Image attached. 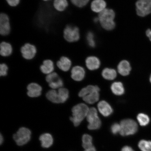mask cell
<instances>
[{
  "instance_id": "obj_2",
  "label": "cell",
  "mask_w": 151,
  "mask_h": 151,
  "mask_svg": "<svg viewBox=\"0 0 151 151\" xmlns=\"http://www.w3.org/2000/svg\"><path fill=\"white\" fill-rule=\"evenodd\" d=\"M89 109L87 106L83 103L78 104L73 107L72 109V116L70 118V120L76 127L80 125L86 117Z\"/></svg>"
},
{
  "instance_id": "obj_15",
  "label": "cell",
  "mask_w": 151,
  "mask_h": 151,
  "mask_svg": "<svg viewBox=\"0 0 151 151\" xmlns=\"http://www.w3.org/2000/svg\"><path fill=\"white\" fill-rule=\"evenodd\" d=\"M40 69L43 73L47 75L53 72L54 69V61L50 59L43 60L42 64L40 66Z\"/></svg>"
},
{
  "instance_id": "obj_13",
  "label": "cell",
  "mask_w": 151,
  "mask_h": 151,
  "mask_svg": "<svg viewBox=\"0 0 151 151\" xmlns=\"http://www.w3.org/2000/svg\"><path fill=\"white\" fill-rule=\"evenodd\" d=\"M85 71L82 67L76 66L71 71V77L73 80L76 81H81L84 78Z\"/></svg>"
},
{
  "instance_id": "obj_10",
  "label": "cell",
  "mask_w": 151,
  "mask_h": 151,
  "mask_svg": "<svg viewBox=\"0 0 151 151\" xmlns=\"http://www.w3.org/2000/svg\"><path fill=\"white\" fill-rule=\"evenodd\" d=\"M27 90V95L29 97L36 98L41 95L42 88L36 83H32L28 85Z\"/></svg>"
},
{
  "instance_id": "obj_6",
  "label": "cell",
  "mask_w": 151,
  "mask_h": 151,
  "mask_svg": "<svg viewBox=\"0 0 151 151\" xmlns=\"http://www.w3.org/2000/svg\"><path fill=\"white\" fill-rule=\"evenodd\" d=\"M88 122V129L93 130L99 129L101 126V122L99 116L97 109L94 107L90 108L86 117Z\"/></svg>"
},
{
  "instance_id": "obj_29",
  "label": "cell",
  "mask_w": 151,
  "mask_h": 151,
  "mask_svg": "<svg viewBox=\"0 0 151 151\" xmlns=\"http://www.w3.org/2000/svg\"><path fill=\"white\" fill-rule=\"evenodd\" d=\"M138 146L142 151H151V141L141 140L139 142Z\"/></svg>"
},
{
  "instance_id": "obj_16",
  "label": "cell",
  "mask_w": 151,
  "mask_h": 151,
  "mask_svg": "<svg viewBox=\"0 0 151 151\" xmlns=\"http://www.w3.org/2000/svg\"><path fill=\"white\" fill-rule=\"evenodd\" d=\"M69 2L68 0H52V5L56 12H63L68 7Z\"/></svg>"
},
{
  "instance_id": "obj_19",
  "label": "cell",
  "mask_w": 151,
  "mask_h": 151,
  "mask_svg": "<svg viewBox=\"0 0 151 151\" xmlns=\"http://www.w3.org/2000/svg\"><path fill=\"white\" fill-rule=\"evenodd\" d=\"M106 3L104 0H94L91 5L92 10L96 13H100L106 9Z\"/></svg>"
},
{
  "instance_id": "obj_18",
  "label": "cell",
  "mask_w": 151,
  "mask_h": 151,
  "mask_svg": "<svg viewBox=\"0 0 151 151\" xmlns=\"http://www.w3.org/2000/svg\"><path fill=\"white\" fill-rule=\"evenodd\" d=\"M119 73L123 76H126L129 74L131 70V65L126 60H123L119 64L118 66Z\"/></svg>"
},
{
  "instance_id": "obj_35",
  "label": "cell",
  "mask_w": 151,
  "mask_h": 151,
  "mask_svg": "<svg viewBox=\"0 0 151 151\" xmlns=\"http://www.w3.org/2000/svg\"><path fill=\"white\" fill-rule=\"evenodd\" d=\"M111 131L114 134H116L118 133H120L121 130L120 124L118 123L113 124L111 128Z\"/></svg>"
},
{
  "instance_id": "obj_33",
  "label": "cell",
  "mask_w": 151,
  "mask_h": 151,
  "mask_svg": "<svg viewBox=\"0 0 151 151\" xmlns=\"http://www.w3.org/2000/svg\"><path fill=\"white\" fill-rule=\"evenodd\" d=\"M60 78L57 73L52 72L48 75H47L46 78V80L49 83L58 80Z\"/></svg>"
},
{
  "instance_id": "obj_28",
  "label": "cell",
  "mask_w": 151,
  "mask_h": 151,
  "mask_svg": "<svg viewBox=\"0 0 151 151\" xmlns=\"http://www.w3.org/2000/svg\"><path fill=\"white\" fill-rule=\"evenodd\" d=\"M82 146L86 150L92 146V138L90 135L84 134L82 137Z\"/></svg>"
},
{
  "instance_id": "obj_14",
  "label": "cell",
  "mask_w": 151,
  "mask_h": 151,
  "mask_svg": "<svg viewBox=\"0 0 151 151\" xmlns=\"http://www.w3.org/2000/svg\"><path fill=\"white\" fill-rule=\"evenodd\" d=\"M98 108L100 113L105 117L110 116L113 112V109L110 105L104 101L99 102L98 104Z\"/></svg>"
},
{
  "instance_id": "obj_24",
  "label": "cell",
  "mask_w": 151,
  "mask_h": 151,
  "mask_svg": "<svg viewBox=\"0 0 151 151\" xmlns=\"http://www.w3.org/2000/svg\"><path fill=\"white\" fill-rule=\"evenodd\" d=\"M102 75L106 80H112L116 78L117 73L115 70L106 68L103 70Z\"/></svg>"
},
{
  "instance_id": "obj_32",
  "label": "cell",
  "mask_w": 151,
  "mask_h": 151,
  "mask_svg": "<svg viewBox=\"0 0 151 151\" xmlns=\"http://www.w3.org/2000/svg\"><path fill=\"white\" fill-rule=\"evenodd\" d=\"M49 86L52 89L56 90L63 87V82L61 78L54 82L49 83Z\"/></svg>"
},
{
  "instance_id": "obj_40",
  "label": "cell",
  "mask_w": 151,
  "mask_h": 151,
  "mask_svg": "<svg viewBox=\"0 0 151 151\" xmlns=\"http://www.w3.org/2000/svg\"><path fill=\"white\" fill-rule=\"evenodd\" d=\"M4 138L3 135H2L1 134V136H0V143L1 145L3 142Z\"/></svg>"
},
{
  "instance_id": "obj_39",
  "label": "cell",
  "mask_w": 151,
  "mask_h": 151,
  "mask_svg": "<svg viewBox=\"0 0 151 151\" xmlns=\"http://www.w3.org/2000/svg\"><path fill=\"white\" fill-rule=\"evenodd\" d=\"M84 151H96V150L95 147L92 146L89 148L86 149Z\"/></svg>"
},
{
  "instance_id": "obj_37",
  "label": "cell",
  "mask_w": 151,
  "mask_h": 151,
  "mask_svg": "<svg viewBox=\"0 0 151 151\" xmlns=\"http://www.w3.org/2000/svg\"><path fill=\"white\" fill-rule=\"evenodd\" d=\"M122 151H134L131 147L128 146H124L122 149Z\"/></svg>"
},
{
  "instance_id": "obj_3",
  "label": "cell",
  "mask_w": 151,
  "mask_h": 151,
  "mask_svg": "<svg viewBox=\"0 0 151 151\" xmlns=\"http://www.w3.org/2000/svg\"><path fill=\"white\" fill-rule=\"evenodd\" d=\"M63 37L65 40L70 43L78 42L81 37L80 28L73 24H68L64 28Z\"/></svg>"
},
{
  "instance_id": "obj_38",
  "label": "cell",
  "mask_w": 151,
  "mask_h": 151,
  "mask_svg": "<svg viewBox=\"0 0 151 151\" xmlns=\"http://www.w3.org/2000/svg\"><path fill=\"white\" fill-rule=\"evenodd\" d=\"M146 35L147 37L149 38V39L151 41V30L150 29H149L147 30Z\"/></svg>"
},
{
  "instance_id": "obj_22",
  "label": "cell",
  "mask_w": 151,
  "mask_h": 151,
  "mask_svg": "<svg viewBox=\"0 0 151 151\" xmlns=\"http://www.w3.org/2000/svg\"><path fill=\"white\" fill-rule=\"evenodd\" d=\"M111 90L113 93L117 96L122 95L124 92L123 85L119 82L113 83L111 85Z\"/></svg>"
},
{
  "instance_id": "obj_9",
  "label": "cell",
  "mask_w": 151,
  "mask_h": 151,
  "mask_svg": "<svg viewBox=\"0 0 151 151\" xmlns=\"http://www.w3.org/2000/svg\"><path fill=\"white\" fill-rule=\"evenodd\" d=\"M136 7L139 16L144 17L151 14V0H138Z\"/></svg>"
},
{
  "instance_id": "obj_7",
  "label": "cell",
  "mask_w": 151,
  "mask_h": 151,
  "mask_svg": "<svg viewBox=\"0 0 151 151\" xmlns=\"http://www.w3.org/2000/svg\"><path fill=\"white\" fill-rule=\"evenodd\" d=\"M22 57L27 61H31L35 58L37 53V49L35 45L26 43L20 48Z\"/></svg>"
},
{
  "instance_id": "obj_23",
  "label": "cell",
  "mask_w": 151,
  "mask_h": 151,
  "mask_svg": "<svg viewBox=\"0 0 151 151\" xmlns=\"http://www.w3.org/2000/svg\"><path fill=\"white\" fill-rule=\"evenodd\" d=\"M46 97L49 101L52 103H60L58 90L54 89L49 90L46 94Z\"/></svg>"
},
{
  "instance_id": "obj_21",
  "label": "cell",
  "mask_w": 151,
  "mask_h": 151,
  "mask_svg": "<svg viewBox=\"0 0 151 151\" xmlns=\"http://www.w3.org/2000/svg\"><path fill=\"white\" fill-rule=\"evenodd\" d=\"M99 91H95L90 92L83 97V100L86 103L89 104H93L97 102L99 99Z\"/></svg>"
},
{
  "instance_id": "obj_8",
  "label": "cell",
  "mask_w": 151,
  "mask_h": 151,
  "mask_svg": "<svg viewBox=\"0 0 151 151\" xmlns=\"http://www.w3.org/2000/svg\"><path fill=\"white\" fill-rule=\"evenodd\" d=\"M11 31L10 20L8 15L4 13H0V36H8Z\"/></svg>"
},
{
  "instance_id": "obj_5",
  "label": "cell",
  "mask_w": 151,
  "mask_h": 151,
  "mask_svg": "<svg viewBox=\"0 0 151 151\" xmlns=\"http://www.w3.org/2000/svg\"><path fill=\"white\" fill-rule=\"evenodd\" d=\"M31 132L27 128H20L16 133L13 135V138L19 146H22L29 142L31 138Z\"/></svg>"
},
{
  "instance_id": "obj_31",
  "label": "cell",
  "mask_w": 151,
  "mask_h": 151,
  "mask_svg": "<svg viewBox=\"0 0 151 151\" xmlns=\"http://www.w3.org/2000/svg\"><path fill=\"white\" fill-rule=\"evenodd\" d=\"M86 39L87 42L89 46L92 48L96 46V41L94 40V34L91 32H89L86 34Z\"/></svg>"
},
{
  "instance_id": "obj_26",
  "label": "cell",
  "mask_w": 151,
  "mask_h": 151,
  "mask_svg": "<svg viewBox=\"0 0 151 151\" xmlns=\"http://www.w3.org/2000/svg\"><path fill=\"white\" fill-rule=\"evenodd\" d=\"M60 103H63L67 101L69 97V92L67 88H61L58 90Z\"/></svg>"
},
{
  "instance_id": "obj_36",
  "label": "cell",
  "mask_w": 151,
  "mask_h": 151,
  "mask_svg": "<svg viewBox=\"0 0 151 151\" xmlns=\"http://www.w3.org/2000/svg\"><path fill=\"white\" fill-rule=\"evenodd\" d=\"M9 6L12 7H16L20 4L21 0H5Z\"/></svg>"
},
{
  "instance_id": "obj_11",
  "label": "cell",
  "mask_w": 151,
  "mask_h": 151,
  "mask_svg": "<svg viewBox=\"0 0 151 151\" xmlns=\"http://www.w3.org/2000/svg\"><path fill=\"white\" fill-rule=\"evenodd\" d=\"M13 47L10 43L3 41L0 42V55L2 57L8 58L13 54Z\"/></svg>"
},
{
  "instance_id": "obj_43",
  "label": "cell",
  "mask_w": 151,
  "mask_h": 151,
  "mask_svg": "<svg viewBox=\"0 0 151 151\" xmlns=\"http://www.w3.org/2000/svg\"><path fill=\"white\" fill-rule=\"evenodd\" d=\"M150 82L151 83V75L150 76Z\"/></svg>"
},
{
  "instance_id": "obj_4",
  "label": "cell",
  "mask_w": 151,
  "mask_h": 151,
  "mask_svg": "<svg viewBox=\"0 0 151 151\" xmlns=\"http://www.w3.org/2000/svg\"><path fill=\"white\" fill-rule=\"evenodd\" d=\"M120 133L122 136L133 135L137 131V123L131 119H126L122 120L120 122Z\"/></svg>"
},
{
  "instance_id": "obj_41",
  "label": "cell",
  "mask_w": 151,
  "mask_h": 151,
  "mask_svg": "<svg viewBox=\"0 0 151 151\" xmlns=\"http://www.w3.org/2000/svg\"><path fill=\"white\" fill-rule=\"evenodd\" d=\"M94 21L95 22H99V18H95L94 19Z\"/></svg>"
},
{
  "instance_id": "obj_1",
  "label": "cell",
  "mask_w": 151,
  "mask_h": 151,
  "mask_svg": "<svg viewBox=\"0 0 151 151\" xmlns=\"http://www.w3.org/2000/svg\"><path fill=\"white\" fill-rule=\"evenodd\" d=\"M115 12L112 9H106L99 13V18L101 27L107 31L114 29L116 26L114 21Z\"/></svg>"
},
{
  "instance_id": "obj_20",
  "label": "cell",
  "mask_w": 151,
  "mask_h": 151,
  "mask_svg": "<svg viewBox=\"0 0 151 151\" xmlns=\"http://www.w3.org/2000/svg\"><path fill=\"white\" fill-rule=\"evenodd\" d=\"M41 146L44 148H48L53 143V139L52 135L49 133H44L41 135L39 138Z\"/></svg>"
},
{
  "instance_id": "obj_42",
  "label": "cell",
  "mask_w": 151,
  "mask_h": 151,
  "mask_svg": "<svg viewBox=\"0 0 151 151\" xmlns=\"http://www.w3.org/2000/svg\"><path fill=\"white\" fill-rule=\"evenodd\" d=\"M42 1H43L46 2H47L51 1H52V0H42Z\"/></svg>"
},
{
  "instance_id": "obj_25",
  "label": "cell",
  "mask_w": 151,
  "mask_h": 151,
  "mask_svg": "<svg viewBox=\"0 0 151 151\" xmlns=\"http://www.w3.org/2000/svg\"><path fill=\"white\" fill-rule=\"evenodd\" d=\"M95 91H100V88L97 86H88L86 88H82L79 92L78 96L79 97L83 98L88 94Z\"/></svg>"
},
{
  "instance_id": "obj_34",
  "label": "cell",
  "mask_w": 151,
  "mask_h": 151,
  "mask_svg": "<svg viewBox=\"0 0 151 151\" xmlns=\"http://www.w3.org/2000/svg\"><path fill=\"white\" fill-rule=\"evenodd\" d=\"M8 69V66L5 63H2L0 64V76H6Z\"/></svg>"
},
{
  "instance_id": "obj_27",
  "label": "cell",
  "mask_w": 151,
  "mask_h": 151,
  "mask_svg": "<svg viewBox=\"0 0 151 151\" xmlns=\"http://www.w3.org/2000/svg\"><path fill=\"white\" fill-rule=\"evenodd\" d=\"M137 119L139 124L142 126L148 125L150 120L148 115L144 113H139L137 115Z\"/></svg>"
},
{
  "instance_id": "obj_12",
  "label": "cell",
  "mask_w": 151,
  "mask_h": 151,
  "mask_svg": "<svg viewBox=\"0 0 151 151\" xmlns=\"http://www.w3.org/2000/svg\"><path fill=\"white\" fill-rule=\"evenodd\" d=\"M72 65V62L69 57L63 56L60 58L56 62V65L61 70L67 71L70 69Z\"/></svg>"
},
{
  "instance_id": "obj_17",
  "label": "cell",
  "mask_w": 151,
  "mask_h": 151,
  "mask_svg": "<svg viewBox=\"0 0 151 151\" xmlns=\"http://www.w3.org/2000/svg\"><path fill=\"white\" fill-rule=\"evenodd\" d=\"M86 65L88 69L91 70L99 69L101 65L99 60L95 56L88 57L86 61Z\"/></svg>"
},
{
  "instance_id": "obj_30",
  "label": "cell",
  "mask_w": 151,
  "mask_h": 151,
  "mask_svg": "<svg viewBox=\"0 0 151 151\" xmlns=\"http://www.w3.org/2000/svg\"><path fill=\"white\" fill-rule=\"evenodd\" d=\"M70 3L77 8H83L87 4L89 0H68Z\"/></svg>"
}]
</instances>
